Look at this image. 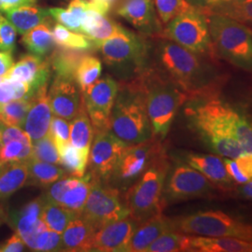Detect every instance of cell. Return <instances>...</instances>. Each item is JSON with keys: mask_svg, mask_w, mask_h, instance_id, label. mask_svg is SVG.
Returning a JSON list of instances; mask_svg holds the SVG:
<instances>
[{"mask_svg": "<svg viewBox=\"0 0 252 252\" xmlns=\"http://www.w3.org/2000/svg\"><path fill=\"white\" fill-rule=\"evenodd\" d=\"M26 251V243L20 234L15 233L0 246V252H21Z\"/></svg>", "mask_w": 252, "mask_h": 252, "instance_id": "obj_50", "label": "cell"}, {"mask_svg": "<svg viewBox=\"0 0 252 252\" xmlns=\"http://www.w3.org/2000/svg\"><path fill=\"white\" fill-rule=\"evenodd\" d=\"M17 31L7 17L0 14V51L12 53L16 46Z\"/></svg>", "mask_w": 252, "mask_h": 252, "instance_id": "obj_48", "label": "cell"}, {"mask_svg": "<svg viewBox=\"0 0 252 252\" xmlns=\"http://www.w3.org/2000/svg\"><path fill=\"white\" fill-rule=\"evenodd\" d=\"M48 98L54 116L72 121L84 106L82 94L72 79L54 76L48 90Z\"/></svg>", "mask_w": 252, "mask_h": 252, "instance_id": "obj_17", "label": "cell"}, {"mask_svg": "<svg viewBox=\"0 0 252 252\" xmlns=\"http://www.w3.org/2000/svg\"><path fill=\"white\" fill-rule=\"evenodd\" d=\"M60 155V165L72 177H83L87 171L89 156L83 154L70 142L58 148Z\"/></svg>", "mask_w": 252, "mask_h": 252, "instance_id": "obj_33", "label": "cell"}, {"mask_svg": "<svg viewBox=\"0 0 252 252\" xmlns=\"http://www.w3.org/2000/svg\"><path fill=\"white\" fill-rule=\"evenodd\" d=\"M137 224L133 218L128 216L100 228L94 236L93 251L129 252L131 239Z\"/></svg>", "mask_w": 252, "mask_h": 252, "instance_id": "obj_18", "label": "cell"}, {"mask_svg": "<svg viewBox=\"0 0 252 252\" xmlns=\"http://www.w3.org/2000/svg\"><path fill=\"white\" fill-rule=\"evenodd\" d=\"M153 4L163 26L190 5L186 0H153Z\"/></svg>", "mask_w": 252, "mask_h": 252, "instance_id": "obj_45", "label": "cell"}, {"mask_svg": "<svg viewBox=\"0 0 252 252\" xmlns=\"http://www.w3.org/2000/svg\"><path fill=\"white\" fill-rule=\"evenodd\" d=\"M226 170L234 182L242 185L252 180V154H244L236 159L223 158Z\"/></svg>", "mask_w": 252, "mask_h": 252, "instance_id": "obj_41", "label": "cell"}, {"mask_svg": "<svg viewBox=\"0 0 252 252\" xmlns=\"http://www.w3.org/2000/svg\"><path fill=\"white\" fill-rule=\"evenodd\" d=\"M14 61L12 53L0 51V77L6 75V73L9 71Z\"/></svg>", "mask_w": 252, "mask_h": 252, "instance_id": "obj_53", "label": "cell"}, {"mask_svg": "<svg viewBox=\"0 0 252 252\" xmlns=\"http://www.w3.org/2000/svg\"><path fill=\"white\" fill-rule=\"evenodd\" d=\"M33 144L30 137L13 139L0 145V164L10 162H27L32 158Z\"/></svg>", "mask_w": 252, "mask_h": 252, "instance_id": "obj_37", "label": "cell"}, {"mask_svg": "<svg viewBox=\"0 0 252 252\" xmlns=\"http://www.w3.org/2000/svg\"><path fill=\"white\" fill-rule=\"evenodd\" d=\"M214 189V184L203 174L173 157L162 190V204L165 207L189 199L207 197Z\"/></svg>", "mask_w": 252, "mask_h": 252, "instance_id": "obj_11", "label": "cell"}, {"mask_svg": "<svg viewBox=\"0 0 252 252\" xmlns=\"http://www.w3.org/2000/svg\"><path fill=\"white\" fill-rule=\"evenodd\" d=\"M173 157L189 164L217 186L231 188L234 183L226 170L222 157L217 154L179 151L174 153Z\"/></svg>", "mask_w": 252, "mask_h": 252, "instance_id": "obj_21", "label": "cell"}, {"mask_svg": "<svg viewBox=\"0 0 252 252\" xmlns=\"http://www.w3.org/2000/svg\"><path fill=\"white\" fill-rule=\"evenodd\" d=\"M169 231H176L174 220L171 219L163 216L162 213L149 218L136 226L131 239L129 252H146L149 246L159 236Z\"/></svg>", "mask_w": 252, "mask_h": 252, "instance_id": "obj_23", "label": "cell"}, {"mask_svg": "<svg viewBox=\"0 0 252 252\" xmlns=\"http://www.w3.org/2000/svg\"><path fill=\"white\" fill-rule=\"evenodd\" d=\"M27 162H10L0 164V201L9 198L27 184Z\"/></svg>", "mask_w": 252, "mask_h": 252, "instance_id": "obj_27", "label": "cell"}, {"mask_svg": "<svg viewBox=\"0 0 252 252\" xmlns=\"http://www.w3.org/2000/svg\"><path fill=\"white\" fill-rule=\"evenodd\" d=\"M161 142L158 138L153 137L142 143L128 146L108 184L126 191L156 158L165 153Z\"/></svg>", "mask_w": 252, "mask_h": 252, "instance_id": "obj_12", "label": "cell"}, {"mask_svg": "<svg viewBox=\"0 0 252 252\" xmlns=\"http://www.w3.org/2000/svg\"><path fill=\"white\" fill-rule=\"evenodd\" d=\"M88 53L90 52L65 49L62 47L55 48L53 53L48 57L54 76H60L74 80L75 71L78 64L81 62L83 56Z\"/></svg>", "mask_w": 252, "mask_h": 252, "instance_id": "obj_31", "label": "cell"}, {"mask_svg": "<svg viewBox=\"0 0 252 252\" xmlns=\"http://www.w3.org/2000/svg\"><path fill=\"white\" fill-rule=\"evenodd\" d=\"M28 179L27 184L39 188H49L54 182L68 176L63 167L50 162L31 158L27 162Z\"/></svg>", "mask_w": 252, "mask_h": 252, "instance_id": "obj_30", "label": "cell"}, {"mask_svg": "<svg viewBox=\"0 0 252 252\" xmlns=\"http://www.w3.org/2000/svg\"><path fill=\"white\" fill-rule=\"evenodd\" d=\"M188 252H252V242L234 237H211L188 234Z\"/></svg>", "mask_w": 252, "mask_h": 252, "instance_id": "obj_25", "label": "cell"}, {"mask_svg": "<svg viewBox=\"0 0 252 252\" xmlns=\"http://www.w3.org/2000/svg\"><path fill=\"white\" fill-rule=\"evenodd\" d=\"M118 88V81L113 77L106 75L98 79L85 92L81 93L85 109L95 133L108 131Z\"/></svg>", "mask_w": 252, "mask_h": 252, "instance_id": "obj_14", "label": "cell"}, {"mask_svg": "<svg viewBox=\"0 0 252 252\" xmlns=\"http://www.w3.org/2000/svg\"><path fill=\"white\" fill-rule=\"evenodd\" d=\"M36 2L37 0H0V10L5 12L9 9L36 5Z\"/></svg>", "mask_w": 252, "mask_h": 252, "instance_id": "obj_52", "label": "cell"}, {"mask_svg": "<svg viewBox=\"0 0 252 252\" xmlns=\"http://www.w3.org/2000/svg\"><path fill=\"white\" fill-rule=\"evenodd\" d=\"M116 12L135 27L140 35L150 38L162 36L163 25L153 0H121Z\"/></svg>", "mask_w": 252, "mask_h": 252, "instance_id": "obj_16", "label": "cell"}, {"mask_svg": "<svg viewBox=\"0 0 252 252\" xmlns=\"http://www.w3.org/2000/svg\"><path fill=\"white\" fill-rule=\"evenodd\" d=\"M53 34L54 41L59 47L86 52L96 49L94 43L89 37L81 33L74 32L60 24H57L53 27Z\"/></svg>", "mask_w": 252, "mask_h": 252, "instance_id": "obj_35", "label": "cell"}, {"mask_svg": "<svg viewBox=\"0 0 252 252\" xmlns=\"http://www.w3.org/2000/svg\"><path fill=\"white\" fill-rule=\"evenodd\" d=\"M78 216L72 211L46 201L41 210V220L45 225L59 234H62L67 224L75 217Z\"/></svg>", "mask_w": 252, "mask_h": 252, "instance_id": "obj_36", "label": "cell"}, {"mask_svg": "<svg viewBox=\"0 0 252 252\" xmlns=\"http://www.w3.org/2000/svg\"><path fill=\"white\" fill-rule=\"evenodd\" d=\"M151 65L189 96L215 91L220 81L207 58L162 36L151 38Z\"/></svg>", "mask_w": 252, "mask_h": 252, "instance_id": "obj_2", "label": "cell"}, {"mask_svg": "<svg viewBox=\"0 0 252 252\" xmlns=\"http://www.w3.org/2000/svg\"><path fill=\"white\" fill-rule=\"evenodd\" d=\"M210 12L223 14L246 25H252V0H235Z\"/></svg>", "mask_w": 252, "mask_h": 252, "instance_id": "obj_43", "label": "cell"}, {"mask_svg": "<svg viewBox=\"0 0 252 252\" xmlns=\"http://www.w3.org/2000/svg\"><path fill=\"white\" fill-rule=\"evenodd\" d=\"M189 4L205 11H211L213 9L222 7L235 0H186Z\"/></svg>", "mask_w": 252, "mask_h": 252, "instance_id": "obj_51", "label": "cell"}, {"mask_svg": "<svg viewBox=\"0 0 252 252\" xmlns=\"http://www.w3.org/2000/svg\"><path fill=\"white\" fill-rule=\"evenodd\" d=\"M238 192L243 198L252 200V180L242 184L238 189Z\"/></svg>", "mask_w": 252, "mask_h": 252, "instance_id": "obj_55", "label": "cell"}, {"mask_svg": "<svg viewBox=\"0 0 252 252\" xmlns=\"http://www.w3.org/2000/svg\"><path fill=\"white\" fill-rule=\"evenodd\" d=\"M1 223H2V220H1V219H0V225H1Z\"/></svg>", "mask_w": 252, "mask_h": 252, "instance_id": "obj_57", "label": "cell"}, {"mask_svg": "<svg viewBox=\"0 0 252 252\" xmlns=\"http://www.w3.org/2000/svg\"><path fill=\"white\" fill-rule=\"evenodd\" d=\"M121 27V25L108 18L106 14L101 13L91 4L81 22L82 34L90 38L96 49L101 42L115 35Z\"/></svg>", "mask_w": 252, "mask_h": 252, "instance_id": "obj_26", "label": "cell"}, {"mask_svg": "<svg viewBox=\"0 0 252 252\" xmlns=\"http://www.w3.org/2000/svg\"><path fill=\"white\" fill-rule=\"evenodd\" d=\"M84 104V103H83ZM70 124V143L87 156L90 154L91 147L95 135L89 115L83 106L78 115Z\"/></svg>", "mask_w": 252, "mask_h": 252, "instance_id": "obj_32", "label": "cell"}, {"mask_svg": "<svg viewBox=\"0 0 252 252\" xmlns=\"http://www.w3.org/2000/svg\"><path fill=\"white\" fill-rule=\"evenodd\" d=\"M52 119L53 111L48 98V87H45L31 99V106L22 126L32 144L48 135Z\"/></svg>", "mask_w": 252, "mask_h": 252, "instance_id": "obj_22", "label": "cell"}, {"mask_svg": "<svg viewBox=\"0 0 252 252\" xmlns=\"http://www.w3.org/2000/svg\"><path fill=\"white\" fill-rule=\"evenodd\" d=\"M188 252V234L169 231L159 236L145 252Z\"/></svg>", "mask_w": 252, "mask_h": 252, "instance_id": "obj_39", "label": "cell"}, {"mask_svg": "<svg viewBox=\"0 0 252 252\" xmlns=\"http://www.w3.org/2000/svg\"><path fill=\"white\" fill-rule=\"evenodd\" d=\"M128 216L129 209L122 190L108 183L91 178L90 192L81 217L97 231L108 223Z\"/></svg>", "mask_w": 252, "mask_h": 252, "instance_id": "obj_10", "label": "cell"}, {"mask_svg": "<svg viewBox=\"0 0 252 252\" xmlns=\"http://www.w3.org/2000/svg\"><path fill=\"white\" fill-rule=\"evenodd\" d=\"M91 189V178L63 177L52 184L44 194L46 201L64 207L76 215H81Z\"/></svg>", "mask_w": 252, "mask_h": 252, "instance_id": "obj_15", "label": "cell"}, {"mask_svg": "<svg viewBox=\"0 0 252 252\" xmlns=\"http://www.w3.org/2000/svg\"><path fill=\"white\" fill-rule=\"evenodd\" d=\"M44 203V195H40L18 210L9 212L7 216L10 227L21 235L31 251H33L36 235L47 227L41 220V210Z\"/></svg>", "mask_w": 252, "mask_h": 252, "instance_id": "obj_19", "label": "cell"}, {"mask_svg": "<svg viewBox=\"0 0 252 252\" xmlns=\"http://www.w3.org/2000/svg\"><path fill=\"white\" fill-rule=\"evenodd\" d=\"M97 49L120 81L139 77L151 64V38L124 27L98 44Z\"/></svg>", "mask_w": 252, "mask_h": 252, "instance_id": "obj_5", "label": "cell"}, {"mask_svg": "<svg viewBox=\"0 0 252 252\" xmlns=\"http://www.w3.org/2000/svg\"><path fill=\"white\" fill-rule=\"evenodd\" d=\"M49 12H50V15L60 25L72 30L74 32L82 34L81 21L77 18L69 9L52 8V9H49Z\"/></svg>", "mask_w": 252, "mask_h": 252, "instance_id": "obj_49", "label": "cell"}, {"mask_svg": "<svg viewBox=\"0 0 252 252\" xmlns=\"http://www.w3.org/2000/svg\"><path fill=\"white\" fill-rule=\"evenodd\" d=\"M127 147L110 131L96 132L89 154L88 175L92 179L109 183Z\"/></svg>", "mask_w": 252, "mask_h": 252, "instance_id": "obj_13", "label": "cell"}, {"mask_svg": "<svg viewBox=\"0 0 252 252\" xmlns=\"http://www.w3.org/2000/svg\"><path fill=\"white\" fill-rule=\"evenodd\" d=\"M95 232L81 215L75 217L62 233V252H92Z\"/></svg>", "mask_w": 252, "mask_h": 252, "instance_id": "obj_24", "label": "cell"}, {"mask_svg": "<svg viewBox=\"0 0 252 252\" xmlns=\"http://www.w3.org/2000/svg\"><path fill=\"white\" fill-rule=\"evenodd\" d=\"M214 92L189 96L184 104L185 117L189 128L212 153L236 159L246 154L234 135L237 108L219 98Z\"/></svg>", "mask_w": 252, "mask_h": 252, "instance_id": "obj_1", "label": "cell"}, {"mask_svg": "<svg viewBox=\"0 0 252 252\" xmlns=\"http://www.w3.org/2000/svg\"><path fill=\"white\" fill-rule=\"evenodd\" d=\"M170 161L165 153L156 158L142 176L126 190L125 200L129 216L137 223L162 213V190Z\"/></svg>", "mask_w": 252, "mask_h": 252, "instance_id": "obj_7", "label": "cell"}, {"mask_svg": "<svg viewBox=\"0 0 252 252\" xmlns=\"http://www.w3.org/2000/svg\"><path fill=\"white\" fill-rule=\"evenodd\" d=\"M4 13L15 27L17 33L21 35L27 34L33 28L46 22L51 16L49 9H43L36 5L9 9Z\"/></svg>", "mask_w": 252, "mask_h": 252, "instance_id": "obj_28", "label": "cell"}, {"mask_svg": "<svg viewBox=\"0 0 252 252\" xmlns=\"http://www.w3.org/2000/svg\"><path fill=\"white\" fill-rule=\"evenodd\" d=\"M216 54L244 71L252 73V31L242 22L206 11Z\"/></svg>", "mask_w": 252, "mask_h": 252, "instance_id": "obj_6", "label": "cell"}, {"mask_svg": "<svg viewBox=\"0 0 252 252\" xmlns=\"http://www.w3.org/2000/svg\"><path fill=\"white\" fill-rule=\"evenodd\" d=\"M31 106V100H12L0 107V123L5 126L21 127Z\"/></svg>", "mask_w": 252, "mask_h": 252, "instance_id": "obj_40", "label": "cell"}, {"mask_svg": "<svg viewBox=\"0 0 252 252\" xmlns=\"http://www.w3.org/2000/svg\"><path fill=\"white\" fill-rule=\"evenodd\" d=\"M234 135L244 153L252 154V118L239 109L234 119Z\"/></svg>", "mask_w": 252, "mask_h": 252, "instance_id": "obj_42", "label": "cell"}, {"mask_svg": "<svg viewBox=\"0 0 252 252\" xmlns=\"http://www.w3.org/2000/svg\"><path fill=\"white\" fill-rule=\"evenodd\" d=\"M173 220L175 230L182 234L211 237H234L252 242V224L222 211H198Z\"/></svg>", "mask_w": 252, "mask_h": 252, "instance_id": "obj_9", "label": "cell"}, {"mask_svg": "<svg viewBox=\"0 0 252 252\" xmlns=\"http://www.w3.org/2000/svg\"><path fill=\"white\" fill-rule=\"evenodd\" d=\"M34 252H62V235L45 227L35 239Z\"/></svg>", "mask_w": 252, "mask_h": 252, "instance_id": "obj_46", "label": "cell"}, {"mask_svg": "<svg viewBox=\"0 0 252 252\" xmlns=\"http://www.w3.org/2000/svg\"><path fill=\"white\" fill-rule=\"evenodd\" d=\"M161 36L207 59L215 57L207 12L191 5L163 26Z\"/></svg>", "mask_w": 252, "mask_h": 252, "instance_id": "obj_8", "label": "cell"}, {"mask_svg": "<svg viewBox=\"0 0 252 252\" xmlns=\"http://www.w3.org/2000/svg\"><path fill=\"white\" fill-rule=\"evenodd\" d=\"M32 158L42 162L60 164L59 152L51 135L48 134L44 138L33 143Z\"/></svg>", "mask_w": 252, "mask_h": 252, "instance_id": "obj_44", "label": "cell"}, {"mask_svg": "<svg viewBox=\"0 0 252 252\" xmlns=\"http://www.w3.org/2000/svg\"><path fill=\"white\" fill-rule=\"evenodd\" d=\"M35 95L29 84L10 80L5 76L0 77V107L12 100H31Z\"/></svg>", "mask_w": 252, "mask_h": 252, "instance_id": "obj_38", "label": "cell"}, {"mask_svg": "<svg viewBox=\"0 0 252 252\" xmlns=\"http://www.w3.org/2000/svg\"><path fill=\"white\" fill-rule=\"evenodd\" d=\"M110 120V131L126 145L139 144L152 139L153 127L146 108L144 94L135 78L120 81Z\"/></svg>", "mask_w": 252, "mask_h": 252, "instance_id": "obj_3", "label": "cell"}, {"mask_svg": "<svg viewBox=\"0 0 252 252\" xmlns=\"http://www.w3.org/2000/svg\"><path fill=\"white\" fill-rule=\"evenodd\" d=\"M91 5L103 14H108L112 9L118 0H88Z\"/></svg>", "mask_w": 252, "mask_h": 252, "instance_id": "obj_54", "label": "cell"}, {"mask_svg": "<svg viewBox=\"0 0 252 252\" xmlns=\"http://www.w3.org/2000/svg\"><path fill=\"white\" fill-rule=\"evenodd\" d=\"M102 72V63L99 58L90 53L85 54L78 64L74 80L81 93L87 90L91 85L99 79Z\"/></svg>", "mask_w": 252, "mask_h": 252, "instance_id": "obj_34", "label": "cell"}, {"mask_svg": "<svg viewBox=\"0 0 252 252\" xmlns=\"http://www.w3.org/2000/svg\"><path fill=\"white\" fill-rule=\"evenodd\" d=\"M136 79L144 94L153 136L162 141L168 134L179 109L185 104L189 95L151 64Z\"/></svg>", "mask_w": 252, "mask_h": 252, "instance_id": "obj_4", "label": "cell"}, {"mask_svg": "<svg viewBox=\"0 0 252 252\" xmlns=\"http://www.w3.org/2000/svg\"><path fill=\"white\" fill-rule=\"evenodd\" d=\"M49 135L53 138L57 149L70 142V124L63 118L54 116L52 119Z\"/></svg>", "mask_w": 252, "mask_h": 252, "instance_id": "obj_47", "label": "cell"}, {"mask_svg": "<svg viewBox=\"0 0 252 252\" xmlns=\"http://www.w3.org/2000/svg\"><path fill=\"white\" fill-rule=\"evenodd\" d=\"M21 43L30 54L48 57L55 49L53 28L48 20L23 35Z\"/></svg>", "mask_w": 252, "mask_h": 252, "instance_id": "obj_29", "label": "cell"}, {"mask_svg": "<svg viewBox=\"0 0 252 252\" xmlns=\"http://www.w3.org/2000/svg\"><path fill=\"white\" fill-rule=\"evenodd\" d=\"M4 127H5V126H4L3 124H1V123H0V138H1V135H2V132H3V130H4Z\"/></svg>", "mask_w": 252, "mask_h": 252, "instance_id": "obj_56", "label": "cell"}, {"mask_svg": "<svg viewBox=\"0 0 252 252\" xmlns=\"http://www.w3.org/2000/svg\"><path fill=\"white\" fill-rule=\"evenodd\" d=\"M51 75L52 68L48 57L29 54L22 56L4 76L10 80L29 84L36 94L39 91L48 87Z\"/></svg>", "mask_w": 252, "mask_h": 252, "instance_id": "obj_20", "label": "cell"}]
</instances>
